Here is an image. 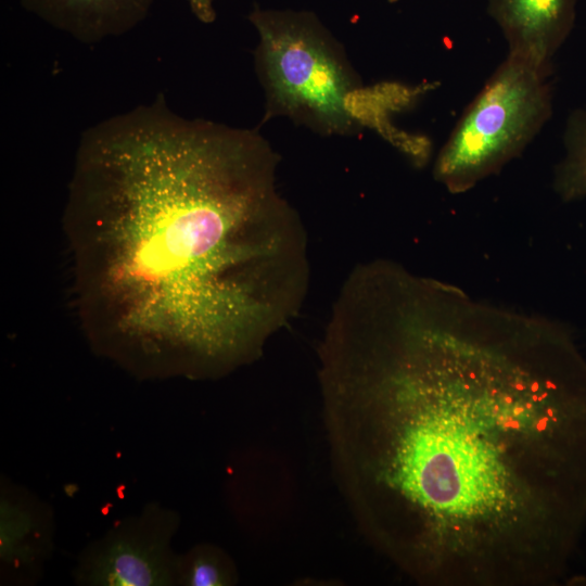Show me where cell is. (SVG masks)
<instances>
[{"label": "cell", "mask_w": 586, "mask_h": 586, "mask_svg": "<svg viewBox=\"0 0 586 586\" xmlns=\"http://www.w3.org/2000/svg\"><path fill=\"white\" fill-rule=\"evenodd\" d=\"M337 481L429 586H548L586 523V358L571 329L390 259L356 266L318 349Z\"/></svg>", "instance_id": "6da1fadb"}, {"label": "cell", "mask_w": 586, "mask_h": 586, "mask_svg": "<svg viewBox=\"0 0 586 586\" xmlns=\"http://www.w3.org/2000/svg\"><path fill=\"white\" fill-rule=\"evenodd\" d=\"M279 162L257 128L183 117L162 93L88 127L64 228L91 343L153 374L215 377L257 359L310 277Z\"/></svg>", "instance_id": "7a4b0ae2"}, {"label": "cell", "mask_w": 586, "mask_h": 586, "mask_svg": "<svg viewBox=\"0 0 586 586\" xmlns=\"http://www.w3.org/2000/svg\"><path fill=\"white\" fill-rule=\"evenodd\" d=\"M249 21L259 37L255 68L265 92L262 123L283 116L321 136L358 133L346 100L361 79L318 16L255 5Z\"/></svg>", "instance_id": "3957f363"}, {"label": "cell", "mask_w": 586, "mask_h": 586, "mask_svg": "<svg viewBox=\"0 0 586 586\" xmlns=\"http://www.w3.org/2000/svg\"><path fill=\"white\" fill-rule=\"evenodd\" d=\"M552 67L507 54L463 111L433 164V177L461 194L519 157L552 114Z\"/></svg>", "instance_id": "277c9868"}, {"label": "cell", "mask_w": 586, "mask_h": 586, "mask_svg": "<svg viewBox=\"0 0 586 586\" xmlns=\"http://www.w3.org/2000/svg\"><path fill=\"white\" fill-rule=\"evenodd\" d=\"M170 522L150 511L113 531L84 564L91 585L151 586L176 581L177 559L170 556Z\"/></svg>", "instance_id": "5b68a950"}, {"label": "cell", "mask_w": 586, "mask_h": 586, "mask_svg": "<svg viewBox=\"0 0 586 586\" xmlns=\"http://www.w3.org/2000/svg\"><path fill=\"white\" fill-rule=\"evenodd\" d=\"M576 0H487V13L502 33L508 54L539 66L552 59L573 30Z\"/></svg>", "instance_id": "8992f818"}, {"label": "cell", "mask_w": 586, "mask_h": 586, "mask_svg": "<svg viewBox=\"0 0 586 586\" xmlns=\"http://www.w3.org/2000/svg\"><path fill=\"white\" fill-rule=\"evenodd\" d=\"M154 0H20L24 10L85 44L123 36L149 15Z\"/></svg>", "instance_id": "52a82bcc"}, {"label": "cell", "mask_w": 586, "mask_h": 586, "mask_svg": "<svg viewBox=\"0 0 586 586\" xmlns=\"http://www.w3.org/2000/svg\"><path fill=\"white\" fill-rule=\"evenodd\" d=\"M0 555L5 564L29 566L47 547V522L23 496H1Z\"/></svg>", "instance_id": "ba28073f"}, {"label": "cell", "mask_w": 586, "mask_h": 586, "mask_svg": "<svg viewBox=\"0 0 586 586\" xmlns=\"http://www.w3.org/2000/svg\"><path fill=\"white\" fill-rule=\"evenodd\" d=\"M563 156L553 169L552 188L563 202L586 199V107L570 113L563 131Z\"/></svg>", "instance_id": "9c48e42d"}, {"label": "cell", "mask_w": 586, "mask_h": 586, "mask_svg": "<svg viewBox=\"0 0 586 586\" xmlns=\"http://www.w3.org/2000/svg\"><path fill=\"white\" fill-rule=\"evenodd\" d=\"M230 564L217 550L199 547L177 559L176 581L188 586H225L232 583Z\"/></svg>", "instance_id": "30bf717a"}, {"label": "cell", "mask_w": 586, "mask_h": 586, "mask_svg": "<svg viewBox=\"0 0 586 586\" xmlns=\"http://www.w3.org/2000/svg\"><path fill=\"white\" fill-rule=\"evenodd\" d=\"M194 16L204 24H211L216 20L215 0H188Z\"/></svg>", "instance_id": "8fae6325"}, {"label": "cell", "mask_w": 586, "mask_h": 586, "mask_svg": "<svg viewBox=\"0 0 586 586\" xmlns=\"http://www.w3.org/2000/svg\"><path fill=\"white\" fill-rule=\"evenodd\" d=\"M390 3H396L398 2L399 0H387Z\"/></svg>", "instance_id": "7c38bea8"}]
</instances>
